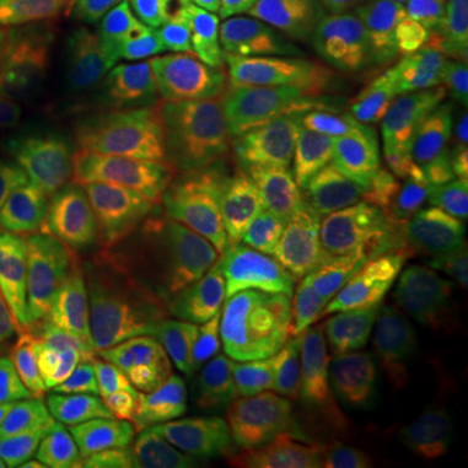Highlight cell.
Listing matches in <instances>:
<instances>
[{"mask_svg":"<svg viewBox=\"0 0 468 468\" xmlns=\"http://www.w3.org/2000/svg\"><path fill=\"white\" fill-rule=\"evenodd\" d=\"M165 372L190 430L196 468H263L318 411L237 369L177 365Z\"/></svg>","mask_w":468,"mask_h":468,"instance_id":"8","label":"cell"},{"mask_svg":"<svg viewBox=\"0 0 468 468\" xmlns=\"http://www.w3.org/2000/svg\"><path fill=\"white\" fill-rule=\"evenodd\" d=\"M208 172L214 201L234 218L297 214L318 185L300 122L224 135Z\"/></svg>","mask_w":468,"mask_h":468,"instance_id":"11","label":"cell"},{"mask_svg":"<svg viewBox=\"0 0 468 468\" xmlns=\"http://www.w3.org/2000/svg\"><path fill=\"white\" fill-rule=\"evenodd\" d=\"M11 66L14 60L5 58L0 52V117H3V104H5V91H8V81H11Z\"/></svg>","mask_w":468,"mask_h":468,"instance_id":"29","label":"cell"},{"mask_svg":"<svg viewBox=\"0 0 468 468\" xmlns=\"http://www.w3.org/2000/svg\"><path fill=\"white\" fill-rule=\"evenodd\" d=\"M149 0H0V50H45L133 32Z\"/></svg>","mask_w":468,"mask_h":468,"instance_id":"14","label":"cell"},{"mask_svg":"<svg viewBox=\"0 0 468 468\" xmlns=\"http://www.w3.org/2000/svg\"><path fill=\"white\" fill-rule=\"evenodd\" d=\"M263 468H396L365 445L335 430H313L310 424L286 442Z\"/></svg>","mask_w":468,"mask_h":468,"instance_id":"19","label":"cell"},{"mask_svg":"<svg viewBox=\"0 0 468 468\" xmlns=\"http://www.w3.org/2000/svg\"><path fill=\"white\" fill-rule=\"evenodd\" d=\"M445 117L451 120L452 128H455L461 169H468V110L466 107H455V104H445Z\"/></svg>","mask_w":468,"mask_h":468,"instance_id":"28","label":"cell"},{"mask_svg":"<svg viewBox=\"0 0 468 468\" xmlns=\"http://www.w3.org/2000/svg\"><path fill=\"white\" fill-rule=\"evenodd\" d=\"M0 468H29V466H21V463H14V461H11V463H5V461L0 458Z\"/></svg>","mask_w":468,"mask_h":468,"instance_id":"31","label":"cell"},{"mask_svg":"<svg viewBox=\"0 0 468 468\" xmlns=\"http://www.w3.org/2000/svg\"><path fill=\"white\" fill-rule=\"evenodd\" d=\"M146 365H214L263 378L289 396L323 406L325 385L351 349V338L331 323L268 318L211 310L175 300L146 307Z\"/></svg>","mask_w":468,"mask_h":468,"instance_id":"3","label":"cell"},{"mask_svg":"<svg viewBox=\"0 0 468 468\" xmlns=\"http://www.w3.org/2000/svg\"><path fill=\"white\" fill-rule=\"evenodd\" d=\"M245 0H149V27L172 48H193L206 32Z\"/></svg>","mask_w":468,"mask_h":468,"instance_id":"21","label":"cell"},{"mask_svg":"<svg viewBox=\"0 0 468 468\" xmlns=\"http://www.w3.org/2000/svg\"><path fill=\"white\" fill-rule=\"evenodd\" d=\"M97 406V390L58 362L34 375L5 409L0 419V455L29 468L84 463Z\"/></svg>","mask_w":468,"mask_h":468,"instance_id":"12","label":"cell"},{"mask_svg":"<svg viewBox=\"0 0 468 468\" xmlns=\"http://www.w3.org/2000/svg\"><path fill=\"white\" fill-rule=\"evenodd\" d=\"M437 81L440 91L455 107L468 110V34L455 37L437 55Z\"/></svg>","mask_w":468,"mask_h":468,"instance_id":"25","label":"cell"},{"mask_svg":"<svg viewBox=\"0 0 468 468\" xmlns=\"http://www.w3.org/2000/svg\"><path fill=\"white\" fill-rule=\"evenodd\" d=\"M390 5V11L401 14V16L411 18L417 24H437L440 18V0H385Z\"/></svg>","mask_w":468,"mask_h":468,"instance_id":"27","label":"cell"},{"mask_svg":"<svg viewBox=\"0 0 468 468\" xmlns=\"http://www.w3.org/2000/svg\"><path fill=\"white\" fill-rule=\"evenodd\" d=\"M66 468H100V466H94V463H76V466H66Z\"/></svg>","mask_w":468,"mask_h":468,"instance_id":"32","label":"cell"},{"mask_svg":"<svg viewBox=\"0 0 468 468\" xmlns=\"http://www.w3.org/2000/svg\"><path fill=\"white\" fill-rule=\"evenodd\" d=\"M151 273L165 300L334 325L315 211L177 234L156 250Z\"/></svg>","mask_w":468,"mask_h":468,"instance_id":"2","label":"cell"},{"mask_svg":"<svg viewBox=\"0 0 468 468\" xmlns=\"http://www.w3.org/2000/svg\"><path fill=\"white\" fill-rule=\"evenodd\" d=\"M14 302L97 393L135 367L146 349V310L131 282L112 273L21 279Z\"/></svg>","mask_w":468,"mask_h":468,"instance_id":"7","label":"cell"},{"mask_svg":"<svg viewBox=\"0 0 468 468\" xmlns=\"http://www.w3.org/2000/svg\"><path fill=\"white\" fill-rule=\"evenodd\" d=\"M448 354L419 334L346 354L323 393L335 432L396 468H452L437 411Z\"/></svg>","mask_w":468,"mask_h":468,"instance_id":"5","label":"cell"},{"mask_svg":"<svg viewBox=\"0 0 468 468\" xmlns=\"http://www.w3.org/2000/svg\"><path fill=\"white\" fill-rule=\"evenodd\" d=\"M279 48L252 0H245L206 32L196 70L206 97L229 128L239 120L245 86Z\"/></svg>","mask_w":468,"mask_h":468,"instance_id":"15","label":"cell"},{"mask_svg":"<svg viewBox=\"0 0 468 468\" xmlns=\"http://www.w3.org/2000/svg\"><path fill=\"white\" fill-rule=\"evenodd\" d=\"M328 100L344 104H385L383 52L372 14L351 21L313 60Z\"/></svg>","mask_w":468,"mask_h":468,"instance_id":"16","label":"cell"},{"mask_svg":"<svg viewBox=\"0 0 468 468\" xmlns=\"http://www.w3.org/2000/svg\"><path fill=\"white\" fill-rule=\"evenodd\" d=\"M437 411L452 468H468V351L448 354L437 390Z\"/></svg>","mask_w":468,"mask_h":468,"instance_id":"22","label":"cell"},{"mask_svg":"<svg viewBox=\"0 0 468 468\" xmlns=\"http://www.w3.org/2000/svg\"><path fill=\"white\" fill-rule=\"evenodd\" d=\"M437 27L442 37L468 32V0H440Z\"/></svg>","mask_w":468,"mask_h":468,"instance_id":"26","label":"cell"},{"mask_svg":"<svg viewBox=\"0 0 468 468\" xmlns=\"http://www.w3.org/2000/svg\"><path fill=\"white\" fill-rule=\"evenodd\" d=\"M131 125L135 172L151 187L185 180L229 131L206 97L196 66L167 52L138 70Z\"/></svg>","mask_w":468,"mask_h":468,"instance_id":"9","label":"cell"},{"mask_svg":"<svg viewBox=\"0 0 468 468\" xmlns=\"http://www.w3.org/2000/svg\"><path fill=\"white\" fill-rule=\"evenodd\" d=\"M84 463L100 468H196L190 430L167 372L131 369L101 390Z\"/></svg>","mask_w":468,"mask_h":468,"instance_id":"10","label":"cell"},{"mask_svg":"<svg viewBox=\"0 0 468 468\" xmlns=\"http://www.w3.org/2000/svg\"><path fill=\"white\" fill-rule=\"evenodd\" d=\"M45 232V217L32 201L0 187V255H27L37 250Z\"/></svg>","mask_w":468,"mask_h":468,"instance_id":"23","label":"cell"},{"mask_svg":"<svg viewBox=\"0 0 468 468\" xmlns=\"http://www.w3.org/2000/svg\"><path fill=\"white\" fill-rule=\"evenodd\" d=\"M338 3L341 0H261V8L284 48L315 58L338 34Z\"/></svg>","mask_w":468,"mask_h":468,"instance_id":"18","label":"cell"},{"mask_svg":"<svg viewBox=\"0 0 468 468\" xmlns=\"http://www.w3.org/2000/svg\"><path fill=\"white\" fill-rule=\"evenodd\" d=\"M362 8H365V14H369V11H375V8H380L383 5V0H356Z\"/></svg>","mask_w":468,"mask_h":468,"instance_id":"30","label":"cell"},{"mask_svg":"<svg viewBox=\"0 0 468 468\" xmlns=\"http://www.w3.org/2000/svg\"><path fill=\"white\" fill-rule=\"evenodd\" d=\"M315 217L331 318L349 338L421 334L455 310L463 273L442 198L325 201Z\"/></svg>","mask_w":468,"mask_h":468,"instance_id":"1","label":"cell"},{"mask_svg":"<svg viewBox=\"0 0 468 468\" xmlns=\"http://www.w3.org/2000/svg\"><path fill=\"white\" fill-rule=\"evenodd\" d=\"M300 131L328 201L430 198L451 180L445 133H421L385 104L315 112Z\"/></svg>","mask_w":468,"mask_h":468,"instance_id":"6","label":"cell"},{"mask_svg":"<svg viewBox=\"0 0 468 468\" xmlns=\"http://www.w3.org/2000/svg\"><path fill=\"white\" fill-rule=\"evenodd\" d=\"M445 193L448 196L442 198V211L451 232L452 252L461 273H468V169H461L452 180H448Z\"/></svg>","mask_w":468,"mask_h":468,"instance_id":"24","label":"cell"},{"mask_svg":"<svg viewBox=\"0 0 468 468\" xmlns=\"http://www.w3.org/2000/svg\"><path fill=\"white\" fill-rule=\"evenodd\" d=\"M58 362V351L34 325L0 320V419L34 375Z\"/></svg>","mask_w":468,"mask_h":468,"instance_id":"20","label":"cell"},{"mask_svg":"<svg viewBox=\"0 0 468 468\" xmlns=\"http://www.w3.org/2000/svg\"><path fill=\"white\" fill-rule=\"evenodd\" d=\"M328 101L331 100L320 84L313 60L282 45L245 86L239 100V117L279 120L315 110Z\"/></svg>","mask_w":468,"mask_h":468,"instance_id":"17","label":"cell"},{"mask_svg":"<svg viewBox=\"0 0 468 468\" xmlns=\"http://www.w3.org/2000/svg\"><path fill=\"white\" fill-rule=\"evenodd\" d=\"M107 63L94 52L14 60L0 117V187L52 201L79 180L100 131Z\"/></svg>","mask_w":468,"mask_h":468,"instance_id":"4","label":"cell"},{"mask_svg":"<svg viewBox=\"0 0 468 468\" xmlns=\"http://www.w3.org/2000/svg\"><path fill=\"white\" fill-rule=\"evenodd\" d=\"M369 14L380 37L388 107L421 133H445L448 117L437 81V34L383 5Z\"/></svg>","mask_w":468,"mask_h":468,"instance_id":"13","label":"cell"}]
</instances>
